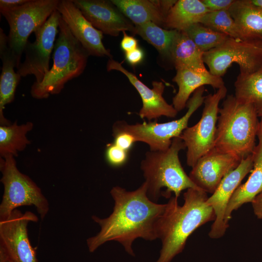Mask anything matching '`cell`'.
Masks as SVG:
<instances>
[{
  "label": "cell",
  "instance_id": "cell-29",
  "mask_svg": "<svg viewBox=\"0 0 262 262\" xmlns=\"http://www.w3.org/2000/svg\"><path fill=\"white\" fill-rule=\"evenodd\" d=\"M199 23L230 37L242 39L235 21L229 10L209 11L201 18Z\"/></svg>",
  "mask_w": 262,
  "mask_h": 262
},
{
  "label": "cell",
  "instance_id": "cell-10",
  "mask_svg": "<svg viewBox=\"0 0 262 262\" xmlns=\"http://www.w3.org/2000/svg\"><path fill=\"white\" fill-rule=\"evenodd\" d=\"M225 86L205 96L201 117L194 126L185 129L180 138L186 148V164L193 167L197 160L214 147L220 101L225 98Z\"/></svg>",
  "mask_w": 262,
  "mask_h": 262
},
{
  "label": "cell",
  "instance_id": "cell-3",
  "mask_svg": "<svg viewBox=\"0 0 262 262\" xmlns=\"http://www.w3.org/2000/svg\"><path fill=\"white\" fill-rule=\"evenodd\" d=\"M218 114L214 147L240 160L251 154L260 124L255 107L229 95Z\"/></svg>",
  "mask_w": 262,
  "mask_h": 262
},
{
  "label": "cell",
  "instance_id": "cell-6",
  "mask_svg": "<svg viewBox=\"0 0 262 262\" xmlns=\"http://www.w3.org/2000/svg\"><path fill=\"white\" fill-rule=\"evenodd\" d=\"M15 157L7 155L0 158V182L4 192L0 204V221L7 219L17 208L33 206L41 219L48 214L49 205L41 189L16 166Z\"/></svg>",
  "mask_w": 262,
  "mask_h": 262
},
{
  "label": "cell",
  "instance_id": "cell-25",
  "mask_svg": "<svg viewBox=\"0 0 262 262\" xmlns=\"http://www.w3.org/2000/svg\"><path fill=\"white\" fill-rule=\"evenodd\" d=\"M33 127V124L31 122L21 125H18L15 122L8 125H0V158L7 155L16 157L19 152L24 150L30 143L27 134Z\"/></svg>",
  "mask_w": 262,
  "mask_h": 262
},
{
  "label": "cell",
  "instance_id": "cell-7",
  "mask_svg": "<svg viewBox=\"0 0 262 262\" xmlns=\"http://www.w3.org/2000/svg\"><path fill=\"white\" fill-rule=\"evenodd\" d=\"M204 86L196 90L187 102L188 110L179 119L164 123L144 122L129 124L123 120L117 121L113 126V134L126 132L132 135L136 142L147 144L150 151H165L170 147L173 139L180 137L188 127L189 120L195 111L203 103Z\"/></svg>",
  "mask_w": 262,
  "mask_h": 262
},
{
  "label": "cell",
  "instance_id": "cell-40",
  "mask_svg": "<svg viewBox=\"0 0 262 262\" xmlns=\"http://www.w3.org/2000/svg\"><path fill=\"white\" fill-rule=\"evenodd\" d=\"M261 47H262V42L261 43Z\"/></svg>",
  "mask_w": 262,
  "mask_h": 262
},
{
  "label": "cell",
  "instance_id": "cell-13",
  "mask_svg": "<svg viewBox=\"0 0 262 262\" xmlns=\"http://www.w3.org/2000/svg\"><path fill=\"white\" fill-rule=\"evenodd\" d=\"M253 167L252 154L241 161L238 166L228 173L220 183L207 199V203L211 206L215 214V219L211 227L209 236L213 239L222 237L229 226L225 223L226 210L233 193L240 185L242 180L251 172Z\"/></svg>",
  "mask_w": 262,
  "mask_h": 262
},
{
  "label": "cell",
  "instance_id": "cell-35",
  "mask_svg": "<svg viewBox=\"0 0 262 262\" xmlns=\"http://www.w3.org/2000/svg\"><path fill=\"white\" fill-rule=\"evenodd\" d=\"M29 0H0V11L10 10L27 2Z\"/></svg>",
  "mask_w": 262,
  "mask_h": 262
},
{
  "label": "cell",
  "instance_id": "cell-22",
  "mask_svg": "<svg viewBox=\"0 0 262 262\" xmlns=\"http://www.w3.org/2000/svg\"><path fill=\"white\" fill-rule=\"evenodd\" d=\"M112 2L135 26L153 22L164 26L167 14L162 0H111Z\"/></svg>",
  "mask_w": 262,
  "mask_h": 262
},
{
  "label": "cell",
  "instance_id": "cell-5",
  "mask_svg": "<svg viewBox=\"0 0 262 262\" xmlns=\"http://www.w3.org/2000/svg\"><path fill=\"white\" fill-rule=\"evenodd\" d=\"M89 56L61 16L58 35L53 51L52 66L41 82H33L31 96L41 99L59 94L68 82L83 72Z\"/></svg>",
  "mask_w": 262,
  "mask_h": 262
},
{
  "label": "cell",
  "instance_id": "cell-12",
  "mask_svg": "<svg viewBox=\"0 0 262 262\" xmlns=\"http://www.w3.org/2000/svg\"><path fill=\"white\" fill-rule=\"evenodd\" d=\"M33 213L14 210L9 217L0 221V259L14 262H39L35 249L28 234V225L37 222Z\"/></svg>",
  "mask_w": 262,
  "mask_h": 262
},
{
  "label": "cell",
  "instance_id": "cell-26",
  "mask_svg": "<svg viewBox=\"0 0 262 262\" xmlns=\"http://www.w3.org/2000/svg\"><path fill=\"white\" fill-rule=\"evenodd\" d=\"M234 96L239 101L262 110V66L247 74H240L234 82Z\"/></svg>",
  "mask_w": 262,
  "mask_h": 262
},
{
  "label": "cell",
  "instance_id": "cell-9",
  "mask_svg": "<svg viewBox=\"0 0 262 262\" xmlns=\"http://www.w3.org/2000/svg\"><path fill=\"white\" fill-rule=\"evenodd\" d=\"M261 43L229 37L220 46L204 52L203 61L216 76H223L233 63L238 65L239 74H250L262 66Z\"/></svg>",
  "mask_w": 262,
  "mask_h": 262
},
{
  "label": "cell",
  "instance_id": "cell-18",
  "mask_svg": "<svg viewBox=\"0 0 262 262\" xmlns=\"http://www.w3.org/2000/svg\"><path fill=\"white\" fill-rule=\"evenodd\" d=\"M258 144L252 153L253 167L247 180L235 190L227 206L224 220L229 225L232 213L243 204L252 202L262 192V122L257 133Z\"/></svg>",
  "mask_w": 262,
  "mask_h": 262
},
{
  "label": "cell",
  "instance_id": "cell-39",
  "mask_svg": "<svg viewBox=\"0 0 262 262\" xmlns=\"http://www.w3.org/2000/svg\"><path fill=\"white\" fill-rule=\"evenodd\" d=\"M0 262H14L13 261L8 259H0Z\"/></svg>",
  "mask_w": 262,
  "mask_h": 262
},
{
  "label": "cell",
  "instance_id": "cell-11",
  "mask_svg": "<svg viewBox=\"0 0 262 262\" xmlns=\"http://www.w3.org/2000/svg\"><path fill=\"white\" fill-rule=\"evenodd\" d=\"M61 15L55 10L42 26L34 33L35 39L28 41L24 48L25 59L16 72L21 77L33 75L35 83H40L49 71L51 52L54 49Z\"/></svg>",
  "mask_w": 262,
  "mask_h": 262
},
{
  "label": "cell",
  "instance_id": "cell-8",
  "mask_svg": "<svg viewBox=\"0 0 262 262\" xmlns=\"http://www.w3.org/2000/svg\"><path fill=\"white\" fill-rule=\"evenodd\" d=\"M59 2L60 0H29L16 8L0 11L9 25L8 45L17 67L29 37L43 25L57 10Z\"/></svg>",
  "mask_w": 262,
  "mask_h": 262
},
{
  "label": "cell",
  "instance_id": "cell-19",
  "mask_svg": "<svg viewBox=\"0 0 262 262\" xmlns=\"http://www.w3.org/2000/svg\"><path fill=\"white\" fill-rule=\"evenodd\" d=\"M0 58L2 62L0 77V123L8 125L10 122L4 116L5 105L15 98V92L21 77L15 71L17 64L8 45V36L0 28Z\"/></svg>",
  "mask_w": 262,
  "mask_h": 262
},
{
  "label": "cell",
  "instance_id": "cell-32",
  "mask_svg": "<svg viewBox=\"0 0 262 262\" xmlns=\"http://www.w3.org/2000/svg\"><path fill=\"white\" fill-rule=\"evenodd\" d=\"M235 0H201L209 11L229 10Z\"/></svg>",
  "mask_w": 262,
  "mask_h": 262
},
{
  "label": "cell",
  "instance_id": "cell-1",
  "mask_svg": "<svg viewBox=\"0 0 262 262\" xmlns=\"http://www.w3.org/2000/svg\"><path fill=\"white\" fill-rule=\"evenodd\" d=\"M110 194L114 201L112 213L104 218L96 215L91 217L100 229L87 239L88 250L93 252L105 243L114 241L121 244L130 255L135 256L132 245L136 239H157V223L165 210L166 203L159 204L150 200L145 181L132 191L120 186L113 187Z\"/></svg>",
  "mask_w": 262,
  "mask_h": 262
},
{
  "label": "cell",
  "instance_id": "cell-23",
  "mask_svg": "<svg viewBox=\"0 0 262 262\" xmlns=\"http://www.w3.org/2000/svg\"><path fill=\"white\" fill-rule=\"evenodd\" d=\"M204 53L184 32L178 31L171 49L170 59L176 69L187 68L206 72L209 70L203 61Z\"/></svg>",
  "mask_w": 262,
  "mask_h": 262
},
{
  "label": "cell",
  "instance_id": "cell-2",
  "mask_svg": "<svg viewBox=\"0 0 262 262\" xmlns=\"http://www.w3.org/2000/svg\"><path fill=\"white\" fill-rule=\"evenodd\" d=\"M207 193L200 189L189 188L183 194L184 203L171 196L156 225L157 238L162 242L156 262H171L185 247L188 237L195 230L215 219L213 208L206 202Z\"/></svg>",
  "mask_w": 262,
  "mask_h": 262
},
{
  "label": "cell",
  "instance_id": "cell-31",
  "mask_svg": "<svg viewBox=\"0 0 262 262\" xmlns=\"http://www.w3.org/2000/svg\"><path fill=\"white\" fill-rule=\"evenodd\" d=\"M113 143L123 149L129 152L136 142L134 137L126 132H119L113 134Z\"/></svg>",
  "mask_w": 262,
  "mask_h": 262
},
{
  "label": "cell",
  "instance_id": "cell-20",
  "mask_svg": "<svg viewBox=\"0 0 262 262\" xmlns=\"http://www.w3.org/2000/svg\"><path fill=\"white\" fill-rule=\"evenodd\" d=\"M176 71L173 81L177 83L178 91L173 98L172 105L178 112L186 106L190 95L198 88L209 85L218 89L225 86L222 77L214 76L209 71L202 73L187 68H178Z\"/></svg>",
  "mask_w": 262,
  "mask_h": 262
},
{
  "label": "cell",
  "instance_id": "cell-4",
  "mask_svg": "<svg viewBox=\"0 0 262 262\" xmlns=\"http://www.w3.org/2000/svg\"><path fill=\"white\" fill-rule=\"evenodd\" d=\"M186 148L180 137L173 139L165 151H149L141 161L140 167L147 186L150 200L157 202L161 196L170 198L171 194L179 198L181 192L189 188H199L184 171L179 154Z\"/></svg>",
  "mask_w": 262,
  "mask_h": 262
},
{
  "label": "cell",
  "instance_id": "cell-34",
  "mask_svg": "<svg viewBox=\"0 0 262 262\" xmlns=\"http://www.w3.org/2000/svg\"><path fill=\"white\" fill-rule=\"evenodd\" d=\"M123 36L120 43V47L125 52H129L138 48V40L134 37L123 32Z\"/></svg>",
  "mask_w": 262,
  "mask_h": 262
},
{
  "label": "cell",
  "instance_id": "cell-38",
  "mask_svg": "<svg viewBox=\"0 0 262 262\" xmlns=\"http://www.w3.org/2000/svg\"><path fill=\"white\" fill-rule=\"evenodd\" d=\"M258 116L261 117V121L262 122V110L257 111Z\"/></svg>",
  "mask_w": 262,
  "mask_h": 262
},
{
  "label": "cell",
  "instance_id": "cell-15",
  "mask_svg": "<svg viewBox=\"0 0 262 262\" xmlns=\"http://www.w3.org/2000/svg\"><path fill=\"white\" fill-rule=\"evenodd\" d=\"M241 161L214 147L197 160L189 176L199 188L212 194L223 178L236 168Z\"/></svg>",
  "mask_w": 262,
  "mask_h": 262
},
{
  "label": "cell",
  "instance_id": "cell-21",
  "mask_svg": "<svg viewBox=\"0 0 262 262\" xmlns=\"http://www.w3.org/2000/svg\"><path fill=\"white\" fill-rule=\"evenodd\" d=\"M229 11L242 40L262 42V8L250 0H235Z\"/></svg>",
  "mask_w": 262,
  "mask_h": 262
},
{
  "label": "cell",
  "instance_id": "cell-16",
  "mask_svg": "<svg viewBox=\"0 0 262 262\" xmlns=\"http://www.w3.org/2000/svg\"><path fill=\"white\" fill-rule=\"evenodd\" d=\"M57 10L70 32L89 55L112 58L102 42L103 33L84 16L72 0H60Z\"/></svg>",
  "mask_w": 262,
  "mask_h": 262
},
{
  "label": "cell",
  "instance_id": "cell-28",
  "mask_svg": "<svg viewBox=\"0 0 262 262\" xmlns=\"http://www.w3.org/2000/svg\"><path fill=\"white\" fill-rule=\"evenodd\" d=\"M182 32L203 52L220 46L229 37L226 34L214 31L199 22L192 25Z\"/></svg>",
  "mask_w": 262,
  "mask_h": 262
},
{
  "label": "cell",
  "instance_id": "cell-30",
  "mask_svg": "<svg viewBox=\"0 0 262 262\" xmlns=\"http://www.w3.org/2000/svg\"><path fill=\"white\" fill-rule=\"evenodd\" d=\"M129 152L123 149L114 143L108 144L105 150L107 162L112 166L120 167L125 164L128 159Z\"/></svg>",
  "mask_w": 262,
  "mask_h": 262
},
{
  "label": "cell",
  "instance_id": "cell-27",
  "mask_svg": "<svg viewBox=\"0 0 262 262\" xmlns=\"http://www.w3.org/2000/svg\"><path fill=\"white\" fill-rule=\"evenodd\" d=\"M135 27V34L152 45L161 55L170 59L171 49L178 31L164 29L153 22Z\"/></svg>",
  "mask_w": 262,
  "mask_h": 262
},
{
  "label": "cell",
  "instance_id": "cell-37",
  "mask_svg": "<svg viewBox=\"0 0 262 262\" xmlns=\"http://www.w3.org/2000/svg\"><path fill=\"white\" fill-rule=\"evenodd\" d=\"M250 1L253 4L262 8V0H250Z\"/></svg>",
  "mask_w": 262,
  "mask_h": 262
},
{
  "label": "cell",
  "instance_id": "cell-33",
  "mask_svg": "<svg viewBox=\"0 0 262 262\" xmlns=\"http://www.w3.org/2000/svg\"><path fill=\"white\" fill-rule=\"evenodd\" d=\"M144 56L145 54L143 50L139 47L125 53L126 60L133 66L141 63L144 60Z\"/></svg>",
  "mask_w": 262,
  "mask_h": 262
},
{
  "label": "cell",
  "instance_id": "cell-14",
  "mask_svg": "<svg viewBox=\"0 0 262 262\" xmlns=\"http://www.w3.org/2000/svg\"><path fill=\"white\" fill-rule=\"evenodd\" d=\"M106 69L108 71L117 70L124 74L136 89L142 101V106L138 114L141 118L151 121L162 116L169 118L176 116L178 112L172 104H168L163 96L165 88L163 82L153 81L152 88L150 89L134 74L125 69L121 63L112 58L108 61Z\"/></svg>",
  "mask_w": 262,
  "mask_h": 262
},
{
  "label": "cell",
  "instance_id": "cell-24",
  "mask_svg": "<svg viewBox=\"0 0 262 262\" xmlns=\"http://www.w3.org/2000/svg\"><path fill=\"white\" fill-rule=\"evenodd\" d=\"M208 12L201 0H177L168 12L163 27L184 31L192 25L199 23Z\"/></svg>",
  "mask_w": 262,
  "mask_h": 262
},
{
  "label": "cell",
  "instance_id": "cell-36",
  "mask_svg": "<svg viewBox=\"0 0 262 262\" xmlns=\"http://www.w3.org/2000/svg\"><path fill=\"white\" fill-rule=\"evenodd\" d=\"M255 215L258 219H262V192L251 202Z\"/></svg>",
  "mask_w": 262,
  "mask_h": 262
},
{
  "label": "cell",
  "instance_id": "cell-17",
  "mask_svg": "<svg viewBox=\"0 0 262 262\" xmlns=\"http://www.w3.org/2000/svg\"><path fill=\"white\" fill-rule=\"evenodd\" d=\"M84 16L103 33L118 36L121 32L135 34V27L112 2L106 0H72Z\"/></svg>",
  "mask_w": 262,
  "mask_h": 262
}]
</instances>
